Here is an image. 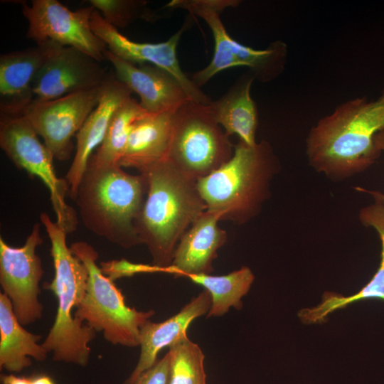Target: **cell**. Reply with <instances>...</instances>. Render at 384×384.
<instances>
[{
    "mask_svg": "<svg viewBox=\"0 0 384 384\" xmlns=\"http://www.w3.org/2000/svg\"><path fill=\"white\" fill-rule=\"evenodd\" d=\"M169 353L149 369L133 380H127L124 384H168L169 372Z\"/></svg>",
    "mask_w": 384,
    "mask_h": 384,
    "instance_id": "f1b7e54d",
    "label": "cell"
},
{
    "mask_svg": "<svg viewBox=\"0 0 384 384\" xmlns=\"http://www.w3.org/2000/svg\"><path fill=\"white\" fill-rule=\"evenodd\" d=\"M100 87L49 100H32L23 111L54 159L70 158L74 148L72 138L97 105Z\"/></svg>",
    "mask_w": 384,
    "mask_h": 384,
    "instance_id": "7c38bea8",
    "label": "cell"
},
{
    "mask_svg": "<svg viewBox=\"0 0 384 384\" xmlns=\"http://www.w3.org/2000/svg\"><path fill=\"white\" fill-rule=\"evenodd\" d=\"M105 59L112 64L117 78L139 95V104L147 112H174L190 100L179 82L163 69L126 61L107 49Z\"/></svg>",
    "mask_w": 384,
    "mask_h": 384,
    "instance_id": "2e32d148",
    "label": "cell"
},
{
    "mask_svg": "<svg viewBox=\"0 0 384 384\" xmlns=\"http://www.w3.org/2000/svg\"><path fill=\"white\" fill-rule=\"evenodd\" d=\"M101 265L104 274L112 280L130 277L137 273L163 272L162 269L153 265L135 264L124 259L102 262Z\"/></svg>",
    "mask_w": 384,
    "mask_h": 384,
    "instance_id": "83f0119b",
    "label": "cell"
},
{
    "mask_svg": "<svg viewBox=\"0 0 384 384\" xmlns=\"http://www.w3.org/2000/svg\"><path fill=\"white\" fill-rule=\"evenodd\" d=\"M146 112L134 98L126 100L114 113L102 144L89 160L100 165H119L132 127Z\"/></svg>",
    "mask_w": 384,
    "mask_h": 384,
    "instance_id": "d4e9b609",
    "label": "cell"
},
{
    "mask_svg": "<svg viewBox=\"0 0 384 384\" xmlns=\"http://www.w3.org/2000/svg\"><path fill=\"white\" fill-rule=\"evenodd\" d=\"M236 0H174L171 6L183 9L203 18L211 30L214 53L209 64L194 73L193 82L201 87L217 73L226 69L245 66L255 79L268 82L283 70L287 55L286 45L277 41L265 50H255L234 40L226 31L220 15L228 7H235Z\"/></svg>",
    "mask_w": 384,
    "mask_h": 384,
    "instance_id": "ba28073f",
    "label": "cell"
},
{
    "mask_svg": "<svg viewBox=\"0 0 384 384\" xmlns=\"http://www.w3.org/2000/svg\"><path fill=\"white\" fill-rule=\"evenodd\" d=\"M0 146L16 167L45 184L50 192L55 221L67 234L74 232L78 222L75 210L65 201L68 183L56 175L53 156L23 114L1 113Z\"/></svg>",
    "mask_w": 384,
    "mask_h": 384,
    "instance_id": "9c48e42d",
    "label": "cell"
},
{
    "mask_svg": "<svg viewBox=\"0 0 384 384\" xmlns=\"http://www.w3.org/2000/svg\"><path fill=\"white\" fill-rule=\"evenodd\" d=\"M211 305V295L204 289L173 316L162 322L149 320L144 324L140 329V356L128 380L136 378L151 368L158 360L159 351L186 334L189 324L195 319L208 314Z\"/></svg>",
    "mask_w": 384,
    "mask_h": 384,
    "instance_id": "d6986e66",
    "label": "cell"
},
{
    "mask_svg": "<svg viewBox=\"0 0 384 384\" xmlns=\"http://www.w3.org/2000/svg\"><path fill=\"white\" fill-rule=\"evenodd\" d=\"M147 193L136 228L142 244L151 256L152 265L166 272L184 233L206 210L196 181L164 159L143 173Z\"/></svg>",
    "mask_w": 384,
    "mask_h": 384,
    "instance_id": "7a4b0ae2",
    "label": "cell"
},
{
    "mask_svg": "<svg viewBox=\"0 0 384 384\" xmlns=\"http://www.w3.org/2000/svg\"><path fill=\"white\" fill-rule=\"evenodd\" d=\"M122 168L89 160L74 201L89 230L128 249L142 244L136 222L148 184L144 174H130Z\"/></svg>",
    "mask_w": 384,
    "mask_h": 384,
    "instance_id": "3957f363",
    "label": "cell"
},
{
    "mask_svg": "<svg viewBox=\"0 0 384 384\" xmlns=\"http://www.w3.org/2000/svg\"><path fill=\"white\" fill-rule=\"evenodd\" d=\"M70 248L88 272L86 293L74 312L75 318L102 332L112 344L139 346L141 327L154 315V310L142 311L126 304L122 292L97 265L98 253L92 245L78 241Z\"/></svg>",
    "mask_w": 384,
    "mask_h": 384,
    "instance_id": "8992f818",
    "label": "cell"
},
{
    "mask_svg": "<svg viewBox=\"0 0 384 384\" xmlns=\"http://www.w3.org/2000/svg\"><path fill=\"white\" fill-rule=\"evenodd\" d=\"M234 146L215 119L210 105L189 100L173 114L166 159L197 181L225 164Z\"/></svg>",
    "mask_w": 384,
    "mask_h": 384,
    "instance_id": "52a82bcc",
    "label": "cell"
},
{
    "mask_svg": "<svg viewBox=\"0 0 384 384\" xmlns=\"http://www.w3.org/2000/svg\"><path fill=\"white\" fill-rule=\"evenodd\" d=\"M384 152V90L375 100H350L321 118L306 138L310 165L343 180L373 164Z\"/></svg>",
    "mask_w": 384,
    "mask_h": 384,
    "instance_id": "6da1fadb",
    "label": "cell"
},
{
    "mask_svg": "<svg viewBox=\"0 0 384 384\" xmlns=\"http://www.w3.org/2000/svg\"><path fill=\"white\" fill-rule=\"evenodd\" d=\"M31 384H55L50 376L40 375L31 378Z\"/></svg>",
    "mask_w": 384,
    "mask_h": 384,
    "instance_id": "4dcf8cb0",
    "label": "cell"
},
{
    "mask_svg": "<svg viewBox=\"0 0 384 384\" xmlns=\"http://www.w3.org/2000/svg\"><path fill=\"white\" fill-rule=\"evenodd\" d=\"M255 80L250 73L241 78L223 96L210 104L212 114L225 133L236 134L240 141L252 146L257 127V110L250 95Z\"/></svg>",
    "mask_w": 384,
    "mask_h": 384,
    "instance_id": "603a6c76",
    "label": "cell"
},
{
    "mask_svg": "<svg viewBox=\"0 0 384 384\" xmlns=\"http://www.w3.org/2000/svg\"><path fill=\"white\" fill-rule=\"evenodd\" d=\"M221 215L206 210L181 238L166 272L176 276L210 274L217 251L227 240L226 231L218 226Z\"/></svg>",
    "mask_w": 384,
    "mask_h": 384,
    "instance_id": "e0dca14e",
    "label": "cell"
},
{
    "mask_svg": "<svg viewBox=\"0 0 384 384\" xmlns=\"http://www.w3.org/2000/svg\"><path fill=\"white\" fill-rule=\"evenodd\" d=\"M356 189L359 191H364L369 194H371L375 201L384 203V193H382L379 191H368L360 187L356 188Z\"/></svg>",
    "mask_w": 384,
    "mask_h": 384,
    "instance_id": "1f68e13d",
    "label": "cell"
},
{
    "mask_svg": "<svg viewBox=\"0 0 384 384\" xmlns=\"http://www.w3.org/2000/svg\"><path fill=\"white\" fill-rule=\"evenodd\" d=\"M91 26L95 33L116 56L132 63L150 64L173 75L183 87L191 100L209 105L212 100L182 70L177 58V46L187 24L169 39L161 43H140L130 40L110 23L94 9Z\"/></svg>",
    "mask_w": 384,
    "mask_h": 384,
    "instance_id": "4fadbf2b",
    "label": "cell"
},
{
    "mask_svg": "<svg viewBox=\"0 0 384 384\" xmlns=\"http://www.w3.org/2000/svg\"><path fill=\"white\" fill-rule=\"evenodd\" d=\"M42 242L39 223L33 225L21 247H11L0 238L1 287L23 326L33 324L43 316L39 284L44 272L41 260L36 254V248Z\"/></svg>",
    "mask_w": 384,
    "mask_h": 384,
    "instance_id": "8fae6325",
    "label": "cell"
},
{
    "mask_svg": "<svg viewBox=\"0 0 384 384\" xmlns=\"http://www.w3.org/2000/svg\"><path fill=\"white\" fill-rule=\"evenodd\" d=\"M89 4L116 28H124L138 19L151 21L155 14L142 0H90Z\"/></svg>",
    "mask_w": 384,
    "mask_h": 384,
    "instance_id": "4316f807",
    "label": "cell"
},
{
    "mask_svg": "<svg viewBox=\"0 0 384 384\" xmlns=\"http://www.w3.org/2000/svg\"><path fill=\"white\" fill-rule=\"evenodd\" d=\"M100 62L72 47L55 46L33 85V100H49L100 87L109 74Z\"/></svg>",
    "mask_w": 384,
    "mask_h": 384,
    "instance_id": "5bb4252c",
    "label": "cell"
},
{
    "mask_svg": "<svg viewBox=\"0 0 384 384\" xmlns=\"http://www.w3.org/2000/svg\"><path fill=\"white\" fill-rule=\"evenodd\" d=\"M41 336L26 331L15 316L9 298L0 294V368L19 373L32 364L31 358L44 361L48 352L38 342Z\"/></svg>",
    "mask_w": 384,
    "mask_h": 384,
    "instance_id": "7402d4cb",
    "label": "cell"
},
{
    "mask_svg": "<svg viewBox=\"0 0 384 384\" xmlns=\"http://www.w3.org/2000/svg\"><path fill=\"white\" fill-rule=\"evenodd\" d=\"M358 215L364 226L373 228L378 234L381 252L377 271L357 293L344 297L342 294L326 292L317 306L301 309L298 316L304 324H322L326 321L329 314L364 299H378L384 302V203L375 201L373 204L363 208Z\"/></svg>",
    "mask_w": 384,
    "mask_h": 384,
    "instance_id": "44dd1931",
    "label": "cell"
},
{
    "mask_svg": "<svg viewBox=\"0 0 384 384\" xmlns=\"http://www.w3.org/2000/svg\"><path fill=\"white\" fill-rule=\"evenodd\" d=\"M186 277L210 294L212 305L207 314L208 318L222 316L230 307L240 309L242 306L241 298L249 292L255 279L251 270L245 266L225 275L201 274Z\"/></svg>",
    "mask_w": 384,
    "mask_h": 384,
    "instance_id": "cb8c5ba5",
    "label": "cell"
},
{
    "mask_svg": "<svg viewBox=\"0 0 384 384\" xmlns=\"http://www.w3.org/2000/svg\"><path fill=\"white\" fill-rule=\"evenodd\" d=\"M168 384H206L204 354L187 333L169 346Z\"/></svg>",
    "mask_w": 384,
    "mask_h": 384,
    "instance_id": "484cf974",
    "label": "cell"
},
{
    "mask_svg": "<svg viewBox=\"0 0 384 384\" xmlns=\"http://www.w3.org/2000/svg\"><path fill=\"white\" fill-rule=\"evenodd\" d=\"M97 105L88 116L75 135V154L65 181L69 188V196L75 200L82 177L86 170L94 150L102 144L110 122L117 109L128 99L132 92L119 80L114 73L109 74L100 87Z\"/></svg>",
    "mask_w": 384,
    "mask_h": 384,
    "instance_id": "9a60e30c",
    "label": "cell"
},
{
    "mask_svg": "<svg viewBox=\"0 0 384 384\" xmlns=\"http://www.w3.org/2000/svg\"><path fill=\"white\" fill-rule=\"evenodd\" d=\"M279 169L278 159L267 142L250 146L239 140L232 157L198 179L197 188L206 210L240 225L260 213Z\"/></svg>",
    "mask_w": 384,
    "mask_h": 384,
    "instance_id": "5b68a950",
    "label": "cell"
},
{
    "mask_svg": "<svg viewBox=\"0 0 384 384\" xmlns=\"http://www.w3.org/2000/svg\"><path fill=\"white\" fill-rule=\"evenodd\" d=\"M20 3L28 23V38L36 44L52 42L75 48L100 62L105 60L107 47L92 31L94 8L90 5L71 11L57 0H33L31 5Z\"/></svg>",
    "mask_w": 384,
    "mask_h": 384,
    "instance_id": "30bf717a",
    "label": "cell"
},
{
    "mask_svg": "<svg viewBox=\"0 0 384 384\" xmlns=\"http://www.w3.org/2000/svg\"><path fill=\"white\" fill-rule=\"evenodd\" d=\"M54 46L46 42L1 55V113L22 114L33 100V80Z\"/></svg>",
    "mask_w": 384,
    "mask_h": 384,
    "instance_id": "ac0fdd59",
    "label": "cell"
},
{
    "mask_svg": "<svg viewBox=\"0 0 384 384\" xmlns=\"http://www.w3.org/2000/svg\"><path fill=\"white\" fill-rule=\"evenodd\" d=\"M1 384H31V378L19 377L14 374L1 375Z\"/></svg>",
    "mask_w": 384,
    "mask_h": 384,
    "instance_id": "f546056e",
    "label": "cell"
},
{
    "mask_svg": "<svg viewBox=\"0 0 384 384\" xmlns=\"http://www.w3.org/2000/svg\"><path fill=\"white\" fill-rule=\"evenodd\" d=\"M50 240V254L54 265V277L44 288L57 298L58 309L54 323L42 343L55 361L80 366L88 364L91 349L89 343L95 338L96 331L80 321L74 313L84 298L88 280V272L68 247L66 232L53 221L45 212L40 215Z\"/></svg>",
    "mask_w": 384,
    "mask_h": 384,
    "instance_id": "277c9868",
    "label": "cell"
},
{
    "mask_svg": "<svg viewBox=\"0 0 384 384\" xmlns=\"http://www.w3.org/2000/svg\"><path fill=\"white\" fill-rule=\"evenodd\" d=\"M174 112H146L135 122L119 161L122 167L132 168L143 174L166 159Z\"/></svg>",
    "mask_w": 384,
    "mask_h": 384,
    "instance_id": "ffe728a7",
    "label": "cell"
}]
</instances>
